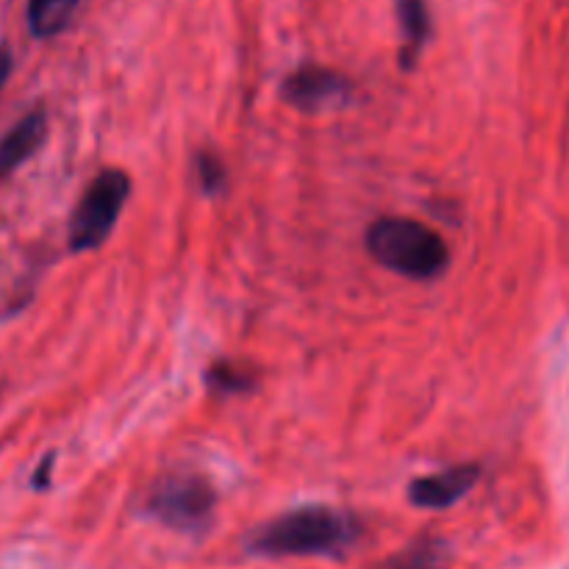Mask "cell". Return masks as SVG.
<instances>
[{
  "label": "cell",
  "instance_id": "1",
  "mask_svg": "<svg viewBox=\"0 0 569 569\" xmlns=\"http://www.w3.org/2000/svg\"><path fill=\"white\" fill-rule=\"evenodd\" d=\"M359 539V522L333 506H298L256 528L244 548L264 559L342 556Z\"/></svg>",
  "mask_w": 569,
  "mask_h": 569
},
{
  "label": "cell",
  "instance_id": "2",
  "mask_svg": "<svg viewBox=\"0 0 569 569\" xmlns=\"http://www.w3.org/2000/svg\"><path fill=\"white\" fill-rule=\"evenodd\" d=\"M372 259L411 281H433L448 267V244L426 222L409 217H381L367 228Z\"/></svg>",
  "mask_w": 569,
  "mask_h": 569
},
{
  "label": "cell",
  "instance_id": "3",
  "mask_svg": "<svg viewBox=\"0 0 569 569\" xmlns=\"http://www.w3.org/2000/svg\"><path fill=\"white\" fill-rule=\"evenodd\" d=\"M144 509L156 522L172 531L198 533L214 517L217 489L203 472L172 470L153 483Z\"/></svg>",
  "mask_w": 569,
  "mask_h": 569
},
{
  "label": "cell",
  "instance_id": "4",
  "mask_svg": "<svg viewBox=\"0 0 569 569\" xmlns=\"http://www.w3.org/2000/svg\"><path fill=\"white\" fill-rule=\"evenodd\" d=\"M128 194H131V178L122 170H103L94 176L83 198L78 200L70 228H67L70 253L98 250L111 237Z\"/></svg>",
  "mask_w": 569,
  "mask_h": 569
},
{
  "label": "cell",
  "instance_id": "5",
  "mask_svg": "<svg viewBox=\"0 0 569 569\" xmlns=\"http://www.w3.org/2000/svg\"><path fill=\"white\" fill-rule=\"evenodd\" d=\"M350 89H353L350 81L339 72L328 70V67L306 64L283 81V100L295 109L320 111L328 109V106L345 103Z\"/></svg>",
  "mask_w": 569,
  "mask_h": 569
},
{
  "label": "cell",
  "instance_id": "6",
  "mask_svg": "<svg viewBox=\"0 0 569 569\" xmlns=\"http://www.w3.org/2000/svg\"><path fill=\"white\" fill-rule=\"evenodd\" d=\"M478 478H481V467L478 465H459L445 472L415 478L409 483V500L417 509H450L467 492H472Z\"/></svg>",
  "mask_w": 569,
  "mask_h": 569
},
{
  "label": "cell",
  "instance_id": "7",
  "mask_svg": "<svg viewBox=\"0 0 569 569\" xmlns=\"http://www.w3.org/2000/svg\"><path fill=\"white\" fill-rule=\"evenodd\" d=\"M44 137H48V114L33 109L0 139V183L42 148Z\"/></svg>",
  "mask_w": 569,
  "mask_h": 569
},
{
  "label": "cell",
  "instance_id": "8",
  "mask_svg": "<svg viewBox=\"0 0 569 569\" xmlns=\"http://www.w3.org/2000/svg\"><path fill=\"white\" fill-rule=\"evenodd\" d=\"M398 6V20H400V33H403V50H400V59L403 67H415V61L420 59L422 48H426L428 37H431V14H428L426 0H395Z\"/></svg>",
  "mask_w": 569,
  "mask_h": 569
},
{
  "label": "cell",
  "instance_id": "9",
  "mask_svg": "<svg viewBox=\"0 0 569 569\" xmlns=\"http://www.w3.org/2000/svg\"><path fill=\"white\" fill-rule=\"evenodd\" d=\"M81 0H28V31L37 39H53L70 26Z\"/></svg>",
  "mask_w": 569,
  "mask_h": 569
},
{
  "label": "cell",
  "instance_id": "10",
  "mask_svg": "<svg viewBox=\"0 0 569 569\" xmlns=\"http://www.w3.org/2000/svg\"><path fill=\"white\" fill-rule=\"evenodd\" d=\"M206 383H209L211 392L217 395H242L253 389V376H248L242 367L231 365V361H217V365H211V370L206 372Z\"/></svg>",
  "mask_w": 569,
  "mask_h": 569
},
{
  "label": "cell",
  "instance_id": "11",
  "mask_svg": "<svg viewBox=\"0 0 569 569\" xmlns=\"http://www.w3.org/2000/svg\"><path fill=\"white\" fill-rule=\"evenodd\" d=\"M194 170H198L200 189L206 194H220L226 189V164H222L220 156H214L211 150H200L194 156Z\"/></svg>",
  "mask_w": 569,
  "mask_h": 569
},
{
  "label": "cell",
  "instance_id": "12",
  "mask_svg": "<svg viewBox=\"0 0 569 569\" xmlns=\"http://www.w3.org/2000/svg\"><path fill=\"white\" fill-rule=\"evenodd\" d=\"M50 470H53V453L44 456V461L37 467V472H33V478H31L33 489H48L50 487Z\"/></svg>",
  "mask_w": 569,
  "mask_h": 569
},
{
  "label": "cell",
  "instance_id": "13",
  "mask_svg": "<svg viewBox=\"0 0 569 569\" xmlns=\"http://www.w3.org/2000/svg\"><path fill=\"white\" fill-rule=\"evenodd\" d=\"M11 67H14V56H11V48L6 42H0V89H3L6 81H9Z\"/></svg>",
  "mask_w": 569,
  "mask_h": 569
},
{
  "label": "cell",
  "instance_id": "14",
  "mask_svg": "<svg viewBox=\"0 0 569 569\" xmlns=\"http://www.w3.org/2000/svg\"><path fill=\"white\" fill-rule=\"evenodd\" d=\"M398 569H439V567H428V565H409V567H398Z\"/></svg>",
  "mask_w": 569,
  "mask_h": 569
}]
</instances>
